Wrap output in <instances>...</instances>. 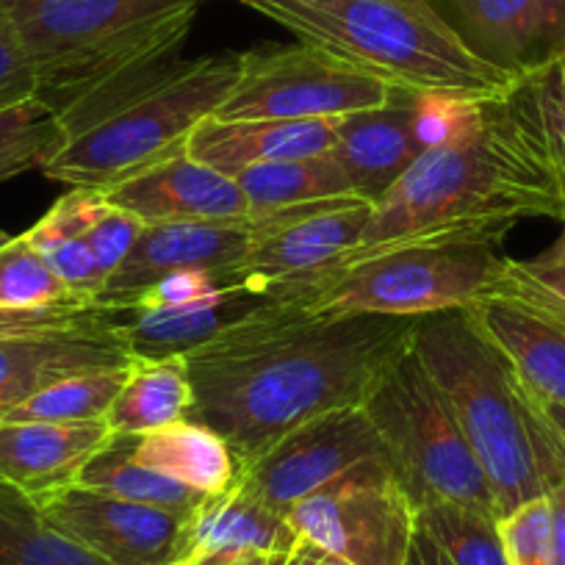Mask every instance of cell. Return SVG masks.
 Listing matches in <instances>:
<instances>
[{
	"label": "cell",
	"mask_w": 565,
	"mask_h": 565,
	"mask_svg": "<svg viewBox=\"0 0 565 565\" xmlns=\"http://www.w3.org/2000/svg\"><path fill=\"white\" fill-rule=\"evenodd\" d=\"M122 322L125 311H119L117 317L81 328L0 339V413L12 411L58 380L130 366L134 358Z\"/></svg>",
	"instance_id": "2e32d148"
},
{
	"label": "cell",
	"mask_w": 565,
	"mask_h": 565,
	"mask_svg": "<svg viewBox=\"0 0 565 565\" xmlns=\"http://www.w3.org/2000/svg\"><path fill=\"white\" fill-rule=\"evenodd\" d=\"M189 532H192L189 559L200 554L244 552V548L289 554L300 543L289 515L277 513L275 508L249 497L238 486L227 493L205 499L189 521Z\"/></svg>",
	"instance_id": "cb8c5ba5"
},
{
	"label": "cell",
	"mask_w": 565,
	"mask_h": 565,
	"mask_svg": "<svg viewBox=\"0 0 565 565\" xmlns=\"http://www.w3.org/2000/svg\"><path fill=\"white\" fill-rule=\"evenodd\" d=\"M227 289V282L222 275H211V271H172L164 280H159L150 291L139 297L130 308H170V306H186V302L203 300V297L214 295V291Z\"/></svg>",
	"instance_id": "f35d334b"
},
{
	"label": "cell",
	"mask_w": 565,
	"mask_h": 565,
	"mask_svg": "<svg viewBox=\"0 0 565 565\" xmlns=\"http://www.w3.org/2000/svg\"><path fill=\"white\" fill-rule=\"evenodd\" d=\"M134 458L205 497L227 493L242 477L231 444L205 424L186 418L134 441Z\"/></svg>",
	"instance_id": "603a6c76"
},
{
	"label": "cell",
	"mask_w": 565,
	"mask_h": 565,
	"mask_svg": "<svg viewBox=\"0 0 565 565\" xmlns=\"http://www.w3.org/2000/svg\"><path fill=\"white\" fill-rule=\"evenodd\" d=\"M424 95L396 89L377 108L347 114L335 122L330 153L350 178L352 194L380 203L413 161L430 148L424 139Z\"/></svg>",
	"instance_id": "e0dca14e"
},
{
	"label": "cell",
	"mask_w": 565,
	"mask_h": 565,
	"mask_svg": "<svg viewBox=\"0 0 565 565\" xmlns=\"http://www.w3.org/2000/svg\"><path fill=\"white\" fill-rule=\"evenodd\" d=\"M253 236L255 222L249 216L225 222L145 225L119 269L106 280L97 302L125 311L172 271L194 269L225 275L247 255Z\"/></svg>",
	"instance_id": "9a60e30c"
},
{
	"label": "cell",
	"mask_w": 565,
	"mask_h": 565,
	"mask_svg": "<svg viewBox=\"0 0 565 565\" xmlns=\"http://www.w3.org/2000/svg\"><path fill=\"white\" fill-rule=\"evenodd\" d=\"M394 86L311 45H266L242 53L236 84L214 119H339L377 108Z\"/></svg>",
	"instance_id": "9c48e42d"
},
{
	"label": "cell",
	"mask_w": 565,
	"mask_h": 565,
	"mask_svg": "<svg viewBox=\"0 0 565 565\" xmlns=\"http://www.w3.org/2000/svg\"><path fill=\"white\" fill-rule=\"evenodd\" d=\"M128 369H108V372L75 374L47 385L31 399L3 413L9 422H106L108 407L117 399Z\"/></svg>",
	"instance_id": "4dcf8cb0"
},
{
	"label": "cell",
	"mask_w": 565,
	"mask_h": 565,
	"mask_svg": "<svg viewBox=\"0 0 565 565\" xmlns=\"http://www.w3.org/2000/svg\"><path fill=\"white\" fill-rule=\"evenodd\" d=\"M0 418H3V413H0Z\"/></svg>",
	"instance_id": "c3c4849f"
},
{
	"label": "cell",
	"mask_w": 565,
	"mask_h": 565,
	"mask_svg": "<svg viewBox=\"0 0 565 565\" xmlns=\"http://www.w3.org/2000/svg\"><path fill=\"white\" fill-rule=\"evenodd\" d=\"M363 411L383 441L391 475L413 508L452 502L497 515L480 460L411 347L374 380Z\"/></svg>",
	"instance_id": "ba28073f"
},
{
	"label": "cell",
	"mask_w": 565,
	"mask_h": 565,
	"mask_svg": "<svg viewBox=\"0 0 565 565\" xmlns=\"http://www.w3.org/2000/svg\"><path fill=\"white\" fill-rule=\"evenodd\" d=\"M238 67L242 53H214L194 62L178 58L86 128L70 134L42 172L67 186L108 189L186 153L189 136L203 119L214 117L236 84Z\"/></svg>",
	"instance_id": "8992f818"
},
{
	"label": "cell",
	"mask_w": 565,
	"mask_h": 565,
	"mask_svg": "<svg viewBox=\"0 0 565 565\" xmlns=\"http://www.w3.org/2000/svg\"><path fill=\"white\" fill-rule=\"evenodd\" d=\"M192 377L186 358L134 361L117 399L108 407L111 436H148L192 418Z\"/></svg>",
	"instance_id": "d4e9b609"
},
{
	"label": "cell",
	"mask_w": 565,
	"mask_h": 565,
	"mask_svg": "<svg viewBox=\"0 0 565 565\" xmlns=\"http://www.w3.org/2000/svg\"><path fill=\"white\" fill-rule=\"evenodd\" d=\"M510 565H552V499L537 497L499 519Z\"/></svg>",
	"instance_id": "e575fe53"
},
{
	"label": "cell",
	"mask_w": 565,
	"mask_h": 565,
	"mask_svg": "<svg viewBox=\"0 0 565 565\" xmlns=\"http://www.w3.org/2000/svg\"><path fill=\"white\" fill-rule=\"evenodd\" d=\"M119 311H122V308H108V306H100V302H86V300L58 302V306H42V308L0 306V339L81 328V324L117 317Z\"/></svg>",
	"instance_id": "d590c367"
},
{
	"label": "cell",
	"mask_w": 565,
	"mask_h": 565,
	"mask_svg": "<svg viewBox=\"0 0 565 565\" xmlns=\"http://www.w3.org/2000/svg\"><path fill=\"white\" fill-rule=\"evenodd\" d=\"M411 350L480 460L499 519L565 482V438L466 308L416 317Z\"/></svg>",
	"instance_id": "277c9868"
},
{
	"label": "cell",
	"mask_w": 565,
	"mask_h": 565,
	"mask_svg": "<svg viewBox=\"0 0 565 565\" xmlns=\"http://www.w3.org/2000/svg\"><path fill=\"white\" fill-rule=\"evenodd\" d=\"M466 311L541 399L565 405V300L510 260L497 289Z\"/></svg>",
	"instance_id": "5bb4252c"
},
{
	"label": "cell",
	"mask_w": 565,
	"mask_h": 565,
	"mask_svg": "<svg viewBox=\"0 0 565 565\" xmlns=\"http://www.w3.org/2000/svg\"><path fill=\"white\" fill-rule=\"evenodd\" d=\"M282 25L302 45L352 64L394 89L449 100L491 103L521 70L471 47L430 0H238Z\"/></svg>",
	"instance_id": "5b68a950"
},
{
	"label": "cell",
	"mask_w": 565,
	"mask_h": 565,
	"mask_svg": "<svg viewBox=\"0 0 565 565\" xmlns=\"http://www.w3.org/2000/svg\"><path fill=\"white\" fill-rule=\"evenodd\" d=\"M136 436H111L89 463L81 469L75 486L92 488V491L108 493V497L128 499V502L150 504V508L170 510V513L192 519L205 502V493L161 475V471L148 469L134 458Z\"/></svg>",
	"instance_id": "484cf974"
},
{
	"label": "cell",
	"mask_w": 565,
	"mask_h": 565,
	"mask_svg": "<svg viewBox=\"0 0 565 565\" xmlns=\"http://www.w3.org/2000/svg\"><path fill=\"white\" fill-rule=\"evenodd\" d=\"M266 302L269 297L258 291L227 286L186 306L125 308L122 333L134 361L186 358Z\"/></svg>",
	"instance_id": "44dd1931"
},
{
	"label": "cell",
	"mask_w": 565,
	"mask_h": 565,
	"mask_svg": "<svg viewBox=\"0 0 565 565\" xmlns=\"http://www.w3.org/2000/svg\"><path fill=\"white\" fill-rule=\"evenodd\" d=\"M541 402H543V411H546L548 422H552L554 427H557L559 436L565 438V405H557V402H546V399H541Z\"/></svg>",
	"instance_id": "bcb514c9"
},
{
	"label": "cell",
	"mask_w": 565,
	"mask_h": 565,
	"mask_svg": "<svg viewBox=\"0 0 565 565\" xmlns=\"http://www.w3.org/2000/svg\"><path fill=\"white\" fill-rule=\"evenodd\" d=\"M300 543H302V554H306L308 565H352V563H347V559L333 557V554H328V552H322V548L311 546V543L302 541V537H300Z\"/></svg>",
	"instance_id": "f6af8a7d"
},
{
	"label": "cell",
	"mask_w": 565,
	"mask_h": 565,
	"mask_svg": "<svg viewBox=\"0 0 565 565\" xmlns=\"http://www.w3.org/2000/svg\"><path fill=\"white\" fill-rule=\"evenodd\" d=\"M339 119H203L186 153L236 178L255 164L308 159L333 150Z\"/></svg>",
	"instance_id": "ffe728a7"
},
{
	"label": "cell",
	"mask_w": 565,
	"mask_h": 565,
	"mask_svg": "<svg viewBox=\"0 0 565 565\" xmlns=\"http://www.w3.org/2000/svg\"><path fill=\"white\" fill-rule=\"evenodd\" d=\"M45 519L106 565H183L192 554L186 515L70 486L36 499Z\"/></svg>",
	"instance_id": "4fadbf2b"
},
{
	"label": "cell",
	"mask_w": 565,
	"mask_h": 565,
	"mask_svg": "<svg viewBox=\"0 0 565 565\" xmlns=\"http://www.w3.org/2000/svg\"><path fill=\"white\" fill-rule=\"evenodd\" d=\"M502 103L526 150L552 181L565 220V51L521 70Z\"/></svg>",
	"instance_id": "7402d4cb"
},
{
	"label": "cell",
	"mask_w": 565,
	"mask_h": 565,
	"mask_svg": "<svg viewBox=\"0 0 565 565\" xmlns=\"http://www.w3.org/2000/svg\"><path fill=\"white\" fill-rule=\"evenodd\" d=\"M297 535L352 565H402L416 535V508L388 463H366L289 510Z\"/></svg>",
	"instance_id": "30bf717a"
},
{
	"label": "cell",
	"mask_w": 565,
	"mask_h": 565,
	"mask_svg": "<svg viewBox=\"0 0 565 565\" xmlns=\"http://www.w3.org/2000/svg\"><path fill=\"white\" fill-rule=\"evenodd\" d=\"M111 438L106 422H9L0 418V480L31 499L75 486L81 469Z\"/></svg>",
	"instance_id": "d6986e66"
},
{
	"label": "cell",
	"mask_w": 565,
	"mask_h": 565,
	"mask_svg": "<svg viewBox=\"0 0 565 565\" xmlns=\"http://www.w3.org/2000/svg\"><path fill=\"white\" fill-rule=\"evenodd\" d=\"M141 222L136 216L125 214V211L114 209L108 203V209L103 211L100 220L92 225V231L86 233V242H89L92 255H95L97 271H100L103 282L119 269V264L125 260V255L130 253V247L136 244L141 233Z\"/></svg>",
	"instance_id": "8d00e7d4"
},
{
	"label": "cell",
	"mask_w": 565,
	"mask_h": 565,
	"mask_svg": "<svg viewBox=\"0 0 565 565\" xmlns=\"http://www.w3.org/2000/svg\"><path fill=\"white\" fill-rule=\"evenodd\" d=\"M543 23V58L565 51V0H537Z\"/></svg>",
	"instance_id": "60d3db41"
},
{
	"label": "cell",
	"mask_w": 565,
	"mask_h": 565,
	"mask_svg": "<svg viewBox=\"0 0 565 565\" xmlns=\"http://www.w3.org/2000/svg\"><path fill=\"white\" fill-rule=\"evenodd\" d=\"M471 47L491 62L524 70L543 58L537 0H452Z\"/></svg>",
	"instance_id": "4316f807"
},
{
	"label": "cell",
	"mask_w": 565,
	"mask_h": 565,
	"mask_svg": "<svg viewBox=\"0 0 565 565\" xmlns=\"http://www.w3.org/2000/svg\"><path fill=\"white\" fill-rule=\"evenodd\" d=\"M25 236L34 244L36 253L45 258V264L51 266L53 275H56L75 297L97 302V297H100L106 282H103L100 271H97L89 242H86L81 233L67 231V227L56 225L53 220L42 216Z\"/></svg>",
	"instance_id": "836d02e7"
},
{
	"label": "cell",
	"mask_w": 565,
	"mask_h": 565,
	"mask_svg": "<svg viewBox=\"0 0 565 565\" xmlns=\"http://www.w3.org/2000/svg\"><path fill=\"white\" fill-rule=\"evenodd\" d=\"M416 317H313L289 300L264 308L186 355L192 418L253 463L286 433L363 405L374 380L411 347Z\"/></svg>",
	"instance_id": "6da1fadb"
},
{
	"label": "cell",
	"mask_w": 565,
	"mask_h": 565,
	"mask_svg": "<svg viewBox=\"0 0 565 565\" xmlns=\"http://www.w3.org/2000/svg\"><path fill=\"white\" fill-rule=\"evenodd\" d=\"M73 291L45 264L29 236L0 231V306L42 308L75 302ZM89 302V300H86Z\"/></svg>",
	"instance_id": "d6a6232c"
},
{
	"label": "cell",
	"mask_w": 565,
	"mask_h": 565,
	"mask_svg": "<svg viewBox=\"0 0 565 565\" xmlns=\"http://www.w3.org/2000/svg\"><path fill=\"white\" fill-rule=\"evenodd\" d=\"M64 134L56 111L40 97L0 108V183L29 170H42L62 150Z\"/></svg>",
	"instance_id": "1f68e13d"
},
{
	"label": "cell",
	"mask_w": 565,
	"mask_h": 565,
	"mask_svg": "<svg viewBox=\"0 0 565 565\" xmlns=\"http://www.w3.org/2000/svg\"><path fill=\"white\" fill-rule=\"evenodd\" d=\"M552 565H565V482L552 493Z\"/></svg>",
	"instance_id": "7bdbcfd3"
},
{
	"label": "cell",
	"mask_w": 565,
	"mask_h": 565,
	"mask_svg": "<svg viewBox=\"0 0 565 565\" xmlns=\"http://www.w3.org/2000/svg\"><path fill=\"white\" fill-rule=\"evenodd\" d=\"M530 216L563 222L552 181L526 150L502 100L466 103L455 128L374 203L361 242L333 266L416 238H502Z\"/></svg>",
	"instance_id": "7a4b0ae2"
},
{
	"label": "cell",
	"mask_w": 565,
	"mask_h": 565,
	"mask_svg": "<svg viewBox=\"0 0 565 565\" xmlns=\"http://www.w3.org/2000/svg\"><path fill=\"white\" fill-rule=\"evenodd\" d=\"M249 216L269 214V211L291 209V205L313 203V200L347 198L352 194L350 178L341 170L333 153L308 156V159H286L255 164L236 175Z\"/></svg>",
	"instance_id": "83f0119b"
},
{
	"label": "cell",
	"mask_w": 565,
	"mask_h": 565,
	"mask_svg": "<svg viewBox=\"0 0 565 565\" xmlns=\"http://www.w3.org/2000/svg\"><path fill=\"white\" fill-rule=\"evenodd\" d=\"M499 242L502 238L493 236L402 242L333 266L282 300L297 302L313 317H427L463 311L491 295L508 275L510 258L499 253Z\"/></svg>",
	"instance_id": "52a82bcc"
},
{
	"label": "cell",
	"mask_w": 565,
	"mask_h": 565,
	"mask_svg": "<svg viewBox=\"0 0 565 565\" xmlns=\"http://www.w3.org/2000/svg\"><path fill=\"white\" fill-rule=\"evenodd\" d=\"M521 269L537 280L543 289H548L552 295H557L559 300H565V220H563V233H559L557 242L548 249H543L541 255L530 260H519Z\"/></svg>",
	"instance_id": "ab89813d"
},
{
	"label": "cell",
	"mask_w": 565,
	"mask_h": 565,
	"mask_svg": "<svg viewBox=\"0 0 565 565\" xmlns=\"http://www.w3.org/2000/svg\"><path fill=\"white\" fill-rule=\"evenodd\" d=\"M0 565H106L45 519L36 499L0 480Z\"/></svg>",
	"instance_id": "f1b7e54d"
},
{
	"label": "cell",
	"mask_w": 565,
	"mask_h": 565,
	"mask_svg": "<svg viewBox=\"0 0 565 565\" xmlns=\"http://www.w3.org/2000/svg\"><path fill=\"white\" fill-rule=\"evenodd\" d=\"M97 192H103L114 209L136 216L141 225L225 222L249 216L247 198L236 178L203 164L189 153L172 156Z\"/></svg>",
	"instance_id": "ac0fdd59"
},
{
	"label": "cell",
	"mask_w": 565,
	"mask_h": 565,
	"mask_svg": "<svg viewBox=\"0 0 565 565\" xmlns=\"http://www.w3.org/2000/svg\"><path fill=\"white\" fill-rule=\"evenodd\" d=\"M372 209L369 200L347 194L249 216L255 222L253 244L222 277L227 286H244L277 300L295 295L355 249Z\"/></svg>",
	"instance_id": "8fae6325"
},
{
	"label": "cell",
	"mask_w": 565,
	"mask_h": 565,
	"mask_svg": "<svg viewBox=\"0 0 565 565\" xmlns=\"http://www.w3.org/2000/svg\"><path fill=\"white\" fill-rule=\"evenodd\" d=\"M416 526L441 546L452 565H510L499 519L488 510L436 502L416 510Z\"/></svg>",
	"instance_id": "f546056e"
},
{
	"label": "cell",
	"mask_w": 565,
	"mask_h": 565,
	"mask_svg": "<svg viewBox=\"0 0 565 565\" xmlns=\"http://www.w3.org/2000/svg\"><path fill=\"white\" fill-rule=\"evenodd\" d=\"M402 565H452V563H449L447 554L441 552V546H438L427 532L416 526V535H413V543L411 548H407V557Z\"/></svg>",
	"instance_id": "ee69618b"
},
{
	"label": "cell",
	"mask_w": 565,
	"mask_h": 565,
	"mask_svg": "<svg viewBox=\"0 0 565 565\" xmlns=\"http://www.w3.org/2000/svg\"><path fill=\"white\" fill-rule=\"evenodd\" d=\"M205 0H0L64 134L178 62Z\"/></svg>",
	"instance_id": "3957f363"
},
{
	"label": "cell",
	"mask_w": 565,
	"mask_h": 565,
	"mask_svg": "<svg viewBox=\"0 0 565 565\" xmlns=\"http://www.w3.org/2000/svg\"><path fill=\"white\" fill-rule=\"evenodd\" d=\"M282 565H308L306 554H302V543H297V546L291 548L289 557H286V563H282Z\"/></svg>",
	"instance_id": "7dc6e473"
},
{
	"label": "cell",
	"mask_w": 565,
	"mask_h": 565,
	"mask_svg": "<svg viewBox=\"0 0 565 565\" xmlns=\"http://www.w3.org/2000/svg\"><path fill=\"white\" fill-rule=\"evenodd\" d=\"M289 554H269V552H253V548H244V552H211L192 557L183 565H282Z\"/></svg>",
	"instance_id": "b9f144b4"
},
{
	"label": "cell",
	"mask_w": 565,
	"mask_h": 565,
	"mask_svg": "<svg viewBox=\"0 0 565 565\" xmlns=\"http://www.w3.org/2000/svg\"><path fill=\"white\" fill-rule=\"evenodd\" d=\"M377 460H385V449L363 405L341 407L286 433L253 463L242 466L236 486L289 515L302 499Z\"/></svg>",
	"instance_id": "7c38bea8"
},
{
	"label": "cell",
	"mask_w": 565,
	"mask_h": 565,
	"mask_svg": "<svg viewBox=\"0 0 565 565\" xmlns=\"http://www.w3.org/2000/svg\"><path fill=\"white\" fill-rule=\"evenodd\" d=\"M36 97V70L14 31L9 14L0 9V108Z\"/></svg>",
	"instance_id": "74e56055"
}]
</instances>
